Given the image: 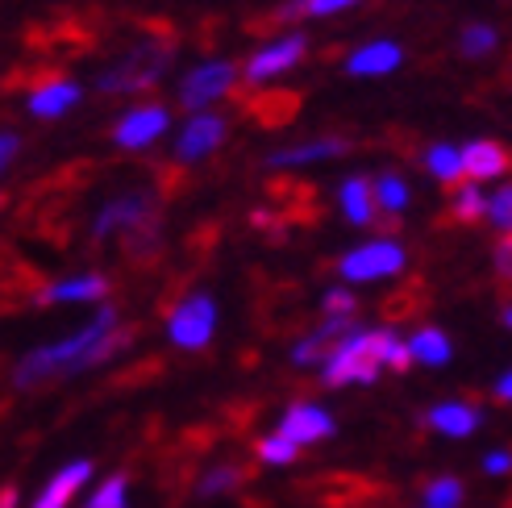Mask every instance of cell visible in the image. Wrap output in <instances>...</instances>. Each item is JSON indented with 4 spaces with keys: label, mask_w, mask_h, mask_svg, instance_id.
Masks as SVG:
<instances>
[{
    "label": "cell",
    "mask_w": 512,
    "mask_h": 508,
    "mask_svg": "<svg viewBox=\"0 0 512 508\" xmlns=\"http://www.w3.org/2000/svg\"><path fill=\"white\" fill-rule=\"evenodd\" d=\"M113 329H117V313L113 309H100L84 329H75L71 338L55 342V346H42L34 354H25V359L17 363V371H13L17 388H38V384H46V379H67V375L88 371L92 350L105 342Z\"/></svg>",
    "instance_id": "cell-1"
},
{
    "label": "cell",
    "mask_w": 512,
    "mask_h": 508,
    "mask_svg": "<svg viewBox=\"0 0 512 508\" xmlns=\"http://www.w3.org/2000/svg\"><path fill=\"white\" fill-rule=\"evenodd\" d=\"M175 46H179V34L171 30V25L146 21L138 46L125 50V55L105 75H100V92H113L117 96V92H142V88H150L167 71Z\"/></svg>",
    "instance_id": "cell-2"
},
{
    "label": "cell",
    "mask_w": 512,
    "mask_h": 508,
    "mask_svg": "<svg viewBox=\"0 0 512 508\" xmlns=\"http://www.w3.org/2000/svg\"><path fill=\"white\" fill-rule=\"evenodd\" d=\"M400 338L392 329H354L342 342V350L325 363L321 384L325 388H342V384H371L379 379V367H388V354Z\"/></svg>",
    "instance_id": "cell-3"
},
{
    "label": "cell",
    "mask_w": 512,
    "mask_h": 508,
    "mask_svg": "<svg viewBox=\"0 0 512 508\" xmlns=\"http://www.w3.org/2000/svg\"><path fill=\"white\" fill-rule=\"evenodd\" d=\"M304 496L321 508H371L379 496H388L371 479L358 475H317L313 484H304Z\"/></svg>",
    "instance_id": "cell-4"
},
{
    "label": "cell",
    "mask_w": 512,
    "mask_h": 508,
    "mask_svg": "<svg viewBox=\"0 0 512 508\" xmlns=\"http://www.w3.org/2000/svg\"><path fill=\"white\" fill-rule=\"evenodd\" d=\"M155 217H159L155 192H125V196L113 200V205L100 209V217H96V225H92V238L105 242L109 234H130V230H138V225L155 221Z\"/></svg>",
    "instance_id": "cell-5"
},
{
    "label": "cell",
    "mask_w": 512,
    "mask_h": 508,
    "mask_svg": "<svg viewBox=\"0 0 512 508\" xmlns=\"http://www.w3.org/2000/svg\"><path fill=\"white\" fill-rule=\"evenodd\" d=\"M229 96H234V105H238L254 125H263V130H279V125L296 121V113H300V92H292V88H275V92H246V88H234Z\"/></svg>",
    "instance_id": "cell-6"
},
{
    "label": "cell",
    "mask_w": 512,
    "mask_h": 508,
    "mask_svg": "<svg viewBox=\"0 0 512 508\" xmlns=\"http://www.w3.org/2000/svg\"><path fill=\"white\" fill-rule=\"evenodd\" d=\"M404 267V250L392 242V238H379V242H367L350 250L346 259L338 263L342 279H354V284H367V279H388Z\"/></svg>",
    "instance_id": "cell-7"
},
{
    "label": "cell",
    "mask_w": 512,
    "mask_h": 508,
    "mask_svg": "<svg viewBox=\"0 0 512 508\" xmlns=\"http://www.w3.org/2000/svg\"><path fill=\"white\" fill-rule=\"evenodd\" d=\"M217 329V304L213 296H192L184 304H175L171 309V342L184 346V350H200L209 346Z\"/></svg>",
    "instance_id": "cell-8"
},
{
    "label": "cell",
    "mask_w": 512,
    "mask_h": 508,
    "mask_svg": "<svg viewBox=\"0 0 512 508\" xmlns=\"http://www.w3.org/2000/svg\"><path fill=\"white\" fill-rule=\"evenodd\" d=\"M234 80H238V67L234 63H204V67L188 71L184 88H179V105H184L188 113H196V109L213 105V100L234 92Z\"/></svg>",
    "instance_id": "cell-9"
},
{
    "label": "cell",
    "mask_w": 512,
    "mask_h": 508,
    "mask_svg": "<svg viewBox=\"0 0 512 508\" xmlns=\"http://www.w3.org/2000/svg\"><path fill=\"white\" fill-rule=\"evenodd\" d=\"M267 196L275 200V213L284 217V225H313L321 217V196L304 180H271Z\"/></svg>",
    "instance_id": "cell-10"
},
{
    "label": "cell",
    "mask_w": 512,
    "mask_h": 508,
    "mask_svg": "<svg viewBox=\"0 0 512 508\" xmlns=\"http://www.w3.org/2000/svg\"><path fill=\"white\" fill-rule=\"evenodd\" d=\"M354 334L350 317H325V325H317L309 338H304L296 350H292V363L296 367H313V363H329L334 354L342 350V342Z\"/></svg>",
    "instance_id": "cell-11"
},
{
    "label": "cell",
    "mask_w": 512,
    "mask_h": 508,
    "mask_svg": "<svg viewBox=\"0 0 512 508\" xmlns=\"http://www.w3.org/2000/svg\"><path fill=\"white\" fill-rule=\"evenodd\" d=\"M163 130H167V109L163 105H142V109H130V113L117 121L113 138L125 150H142V146L155 142Z\"/></svg>",
    "instance_id": "cell-12"
},
{
    "label": "cell",
    "mask_w": 512,
    "mask_h": 508,
    "mask_svg": "<svg viewBox=\"0 0 512 508\" xmlns=\"http://www.w3.org/2000/svg\"><path fill=\"white\" fill-rule=\"evenodd\" d=\"M279 434L292 438L296 446H313V442L334 438V417L317 409V404H292L284 421H279Z\"/></svg>",
    "instance_id": "cell-13"
},
{
    "label": "cell",
    "mask_w": 512,
    "mask_h": 508,
    "mask_svg": "<svg viewBox=\"0 0 512 508\" xmlns=\"http://www.w3.org/2000/svg\"><path fill=\"white\" fill-rule=\"evenodd\" d=\"M221 142H225V121L217 113H200L188 121V130L179 134L175 163H196V159L209 155V150H217Z\"/></svg>",
    "instance_id": "cell-14"
},
{
    "label": "cell",
    "mask_w": 512,
    "mask_h": 508,
    "mask_svg": "<svg viewBox=\"0 0 512 508\" xmlns=\"http://www.w3.org/2000/svg\"><path fill=\"white\" fill-rule=\"evenodd\" d=\"M304 50H309V42H304L300 34H292V38H284V42L259 50V55L246 63V84H263V80H271V75L296 67V63L304 59Z\"/></svg>",
    "instance_id": "cell-15"
},
{
    "label": "cell",
    "mask_w": 512,
    "mask_h": 508,
    "mask_svg": "<svg viewBox=\"0 0 512 508\" xmlns=\"http://www.w3.org/2000/svg\"><path fill=\"white\" fill-rule=\"evenodd\" d=\"M512 167V150L492 142V138H483V142H471L463 150V171H467V180H496V175H504Z\"/></svg>",
    "instance_id": "cell-16"
},
{
    "label": "cell",
    "mask_w": 512,
    "mask_h": 508,
    "mask_svg": "<svg viewBox=\"0 0 512 508\" xmlns=\"http://www.w3.org/2000/svg\"><path fill=\"white\" fill-rule=\"evenodd\" d=\"M88 475H92V463H88V459L67 463V467H63V471H59V475L42 488V496L34 500V508H67V504H71V496L88 484Z\"/></svg>",
    "instance_id": "cell-17"
},
{
    "label": "cell",
    "mask_w": 512,
    "mask_h": 508,
    "mask_svg": "<svg viewBox=\"0 0 512 508\" xmlns=\"http://www.w3.org/2000/svg\"><path fill=\"white\" fill-rule=\"evenodd\" d=\"M479 409L471 400H450V404H438V409H429V425L438 429V434H450V438H467L475 434L479 425Z\"/></svg>",
    "instance_id": "cell-18"
},
{
    "label": "cell",
    "mask_w": 512,
    "mask_h": 508,
    "mask_svg": "<svg viewBox=\"0 0 512 508\" xmlns=\"http://www.w3.org/2000/svg\"><path fill=\"white\" fill-rule=\"evenodd\" d=\"M254 475H259V467H254V463L229 459V463H217L213 471H204L200 484H196V492H200V496H221V492H234V488L250 484Z\"/></svg>",
    "instance_id": "cell-19"
},
{
    "label": "cell",
    "mask_w": 512,
    "mask_h": 508,
    "mask_svg": "<svg viewBox=\"0 0 512 508\" xmlns=\"http://www.w3.org/2000/svg\"><path fill=\"white\" fill-rule=\"evenodd\" d=\"M342 209L354 225H371L379 213V200H375V184L367 175H354V180L342 184Z\"/></svg>",
    "instance_id": "cell-20"
},
{
    "label": "cell",
    "mask_w": 512,
    "mask_h": 508,
    "mask_svg": "<svg viewBox=\"0 0 512 508\" xmlns=\"http://www.w3.org/2000/svg\"><path fill=\"white\" fill-rule=\"evenodd\" d=\"M109 296V279L105 275H75V279H63V284L46 288V300L42 304H63V300H105Z\"/></svg>",
    "instance_id": "cell-21"
},
{
    "label": "cell",
    "mask_w": 512,
    "mask_h": 508,
    "mask_svg": "<svg viewBox=\"0 0 512 508\" xmlns=\"http://www.w3.org/2000/svg\"><path fill=\"white\" fill-rule=\"evenodd\" d=\"M350 150V138H321V142H304V146H292V150H279L271 159V167H296V163H313V159H334V155H346Z\"/></svg>",
    "instance_id": "cell-22"
},
{
    "label": "cell",
    "mask_w": 512,
    "mask_h": 508,
    "mask_svg": "<svg viewBox=\"0 0 512 508\" xmlns=\"http://www.w3.org/2000/svg\"><path fill=\"white\" fill-rule=\"evenodd\" d=\"M396 63H400V50L392 42H371L363 50H354L346 71L350 75H383V71H392Z\"/></svg>",
    "instance_id": "cell-23"
},
{
    "label": "cell",
    "mask_w": 512,
    "mask_h": 508,
    "mask_svg": "<svg viewBox=\"0 0 512 508\" xmlns=\"http://www.w3.org/2000/svg\"><path fill=\"white\" fill-rule=\"evenodd\" d=\"M75 100H80V88L67 84V80H55V84L30 92V113H38V117H59V113H67V109L75 105Z\"/></svg>",
    "instance_id": "cell-24"
},
{
    "label": "cell",
    "mask_w": 512,
    "mask_h": 508,
    "mask_svg": "<svg viewBox=\"0 0 512 508\" xmlns=\"http://www.w3.org/2000/svg\"><path fill=\"white\" fill-rule=\"evenodd\" d=\"M425 167L438 175L446 188H463V180H467V171H463V150H454V146H429Z\"/></svg>",
    "instance_id": "cell-25"
},
{
    "label": "cell",
    "mask_w": 512,
    "mask_h": 508,
    "mask_svg": "<svg viewBox=\"0 0 512 508\" xmlns=\"http://www.w3.org/2000/svg\"><path fill=\"white\" fill-rule=\"evenodd\" d=\"M429 304V292L421 288V284H404L400 292H392L388 300L379 304V313L388 317V321H404V317H413V313H421Z\"/></svg>",
    "instance_id": "cell-26"
},
{
    "label": "cell",
    "mask_w": 512,
    "mask_h": 508,
    "mask_svg": "<svg viewBox=\"0 0 512 508\" xmlns=\"http://www.w3.org/2000/svg\"><path fill=\"white\" fill-rule=\"evenodd\" d=\"M413 354L425 367H442V363H450V338L442 334V329H421V334L413 338Z\"/></svg>",
    "instance_id": "cell-27"
},
{
    "label": "cell",
    "mask_w": 512,
    "mask_h": 508,
    "mask_svg": "<svg viewBox=\"0 0 512 508\" xmlns=\"http://www.w3.org/2000/svg\"><path fill=\"white\" fill-rule=\"evenodd\" d=\"M483 213H488V200L479 196V184L454 188V209H450V221L454 225H475Z\"/></svg>",
    "instance_id": "cell-28"
},
{
    "label": "cell",
    "mask_w": 512,
    "mask_h": 508,
    "mask_svg": "<svg viewBox=\"0 0 512 508\" xmlns=\"http://www.w3.org/2000/svg\"><path fill=\"white\" fill-rule=\"evenodd\" d=\"M463 504V484L454 475H442V479H429L425 484V508H458Z\"/></svg>",
    "instance_id": "cell-29"
},
{
    "label": "cell",
    "mask_w": 512,
    "mask_h": 508,
    "mask_svg": "<svg viewBox=\"0 0 512 508\" xmlns=\"http://www.w3.org/2000/svg\"><path fill=\"white\" fill-rule=\"evenodd\" d=\"M254 450H259V459H263V463H275V467L296 463V454H300V446H296L292 438H284V434L259 438V442H254Z\"/></svg>",
    "instance_id": "cell-30"
},
{
    "label": "cell",
    "mask_w": 512,
    "mask_h": 508,
    "mask_svg": "<svg viewBox=\"0 0 512 508\" xmlns=\"http://www.w3.org/2000/svg\"><path fill=\"white\" fill-rule=\"evenodd\" d=\"M375 200H379V209H383V213H400V209L408 205V188H404L400 175H379Z\"/></svg>",
    "instance_id": "cell-31"
},
{
    "label": "cell",
    "mask_w": 512,
    "mask_h": 508,
    "mask_svg": "<svg viewBox=\"0 0 512 508\" xmlns=\"http://www.w3.org/2000/svg\"><path fill=\"white\" fill-rule=\"evenodd\" d=\"M458 46H463V55H488V50L496 46V30H492V25H467V30H463V42H458Z\"/></svg>",
    "instance_id": "cell-32"
},
{
    "label": "cell",
    "mask_w": 512,
    "mask_h": 508,
    "mask_svg": "<svg viewBox=\"0 0 512 508\" xmlns=\"http://www.w3.org/2000/svg\"><path fill=\"white\" fill-rule=\"evenodd\" d=\"M488 217H492L496 230L512 234V188H500V192L488 200Z\"/></svg>",
    "instance_id": "cell-33"
},
{
    "label": "cell",
    "mask_w": 512,
    "mask_h": 508,
    "mask_svg": "<svg viewBox=\"0 0 512 508\" xmlns=\"http://www.w3.org/2000/svg\"><path fill=\"white\" fill-rule=\"evenodd\" d=\"M321 309H325V317H354V296L350 292H342V288H334V292H325L321 296Z\"/></svg>",
    "instance_id": "cell-34"
},
{
    "label": "cell",
    "mask_w": 512,
    "mask_h": 508,
    "mask_svg": "<svg viewBox=\"0 0 512 508\" xmlns=\"http://www.w3.org/2000/svg\"><path fill=\"white\" fill-rule=\"evenodd\" d=\"M496 271H500V279H508V284H512V234L496 246Z\"/></svg>",
    "instance_id": "cell-35"
},
{
    "label": "cell",
    "mask_w": 512,
    "mask_h": 508,
    "mask_svg": "<svg viewBox=\"0 0 512 508\" xmlns=\"http://www.w3.org/2000/svg\"><path fill=\"white\" fill-rule=\"evenodd\" d=\"M346 5H354V0H304V13L325 17V13H338V9H346Z\"/></svg>",
    "instance_id": "cell-36"
},
{
    "label": "cell",
    "mask_w": 512,
    "mask_h": 508,
    "mask_svg": "<svg viewBox=\"0 0 512 508\" xmlns=\"http://www.w3.org/2000/svg\"><path fill=\"white\" fill-rule=\"evenodd\" d=\"M483 467H488L492 475H504V471H512V454H488V463Z\"/></svg>",
    "instance_id": "cell-37"
},
{
    "label": "cell",
    "mask_w": 512,
    "mask_h": 508,
    "mask_svg": "<svg viewBox=\"0 0 512 508\" xmlns=\"http://www.w3.org/2000/svg\"><path fill=\"white\" fill-rule=\"evenodd\" d=\"M492 396H496L500 404H512V371H508V375L500 379V384H496V392H492Z\"/></svg>",
    "instance_id": "cell-38"
},
{
    "label": "cell",
    "mask_w": 512,
    "mask_h": 508,
    "mask_svg": "<svg viewBox=\"0 0 512 508\" xmlns=\"http://www.w3.org/2000/svg\"><path fill=\"white\" fill-rule=\"evenodd\" d=\"M13 155H17V138L5 134V163H13Z\"/></svg>",
    "instance_id": "cell-39"
},
{
    "label": "cell",
    "mask_w": 512,
    "mask_h": 508,
    "mask_svg": "<svg viewBox=\"0 0 512 508\" xmlns=\"http://www.w3.org/2000/svg\"><path fill=\"white\" fill-rule=\"evenodd\" d=\"M0 500H5V508H17V492L13 488H5V496H0Z\"/></svg>",
    "instance_id": "cell-40"
},
{
    "label": "cell",
    "mask_w": 512,
    "mask_h": 508,
    "mask_svg": "<svg viewBox=\"0 0 512 508\" xmlns=\"http://www.w3.org/2000/svg\"><path fill=\"white\" fill-rule=\"evenodd\" d=\"M504 321H508V325H512V309H508V313H504Z\"/></svg>",
    "instance_id": "cell-41"
},
{
    "label": "cell",
    "mask_w": 512,
    "mask_h": 508,
    "mask_svg": "<svg viewBox=\"0 0 512 508\" xmlns=\"http://www.w3.org/2000/svg\"><path fill=\"white\" fill-rule=\"evenodd\" d=\"M121 508H125V504H121Z\"/></svg>",
    "instance_id": "cell-42"
},
{
    "label": "cell",
    "mask_w": 512,
    "mask_h": 508,
    "mask_svg": "<svg viewBox=\"0 0 512 508\" xmlns=\"http://www.w3.org/2000/svg\"><path fill=\"white\" fill-rule=\"evenodd\" d=\"M508 508H512V504H508Z\"/></svg>",
    "instance_id": "cell-43"
}]
</instances>
